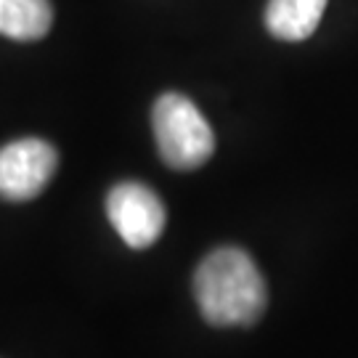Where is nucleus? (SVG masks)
Segmentation results:
<instances>
[{
	"mask_svg": "<svg viewBox=\"0 0 358 358\" xmlns=\"http://www.w3.org/2000/svg\"><path fill=\"white\" fill-rule=\"evenodd\" d=\"M106 215L130 250L152 247L162 236L167 223L162 199L138 180H122L112 186L106 196Z\"/></svg>",
	"mask_w": 358,
	"mask_h": 358,
	"instance_id": "7ed1b4c3",
	"label": "nucleus"
},
{
	"mask_svg": "<svg viewBox=\"0 0 358 358\" xmlns=\"http://www.w3.org/2000/svg\"><path fill=\"white\" fill-rule=\"evenodd\" d=\"M59 167V154L43 138H19L0 146V199H35Z\"/></svg>",
	"mask_w": 358,
	"mask_h": 358,
	"instance_id": "20e7f679",
	"label": "nucleus"
},
{
	"mask_svg": "<svg viewBox=\"0 0 358 358\" xmlns=\"http://www.w3.org/2000/svg\"><path fill=\"white\" fill-rule=\"evenodd\" d=\"M154 141L173 170H196L215 152V133L205 115L180 93L159 96L152 109Z\"/></svg>",
	"mask_w": 358,
	"mask_h": 358,
	"instance_id": "f03ea898",
	"label": "nucleus"
},
{
	"mask_svg": "<svg viewBox=\"0 0 358 358\" xmlns=\"http://www.w3.org/2000/svg\"><path fill=\"white\" fill-rule=\"evenodd\" d=\"M53 24L51 0H0V35L11 40H40Z\"/></svg>",
	"mask_w": 358,
	"mask_h": 358,
	"instance_id": "423d86ee",
	"label": "nucleus"
},
{
	"mask_svg": "<svg viewBox=\"0 0 358 358\" xmlns=\"http://www.w3.org/2000/svg\"><path fill=\"white\" fill-rule=\"evenodd\" d=\"M199 313L213 327H250L268 303L266 279L239 247H217L194 273Z\"/></svg>",
	"mask_w": 358,
	"mask_h": 358,
	"instance_id": "f257e3e1",
	"label": "nucleus"
},
{
	"mask_svg": "<svg viewBox=\"0 0 358 358\" xmlns=\"http://www.w3.org/2000/svg\"><path fill=\"white\" fill-rule=\"evenodd\" d=\"M327 0H268L266 27L273 38L284 43H300L319 27Z\"/></svg>",
	"mask_w": 358,
	"mask_h": 358,
	"instance_id": "39448f33",
	"label": "nucleus"
}]
</instances>
